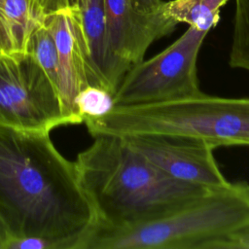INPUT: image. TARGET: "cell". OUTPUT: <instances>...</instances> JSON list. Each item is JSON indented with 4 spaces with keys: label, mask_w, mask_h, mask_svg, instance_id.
<instances>
[{
    "label": "cell",
    "mask_w": 249,
    "mask_h": 249,
    "mask_svg": "<svg viewBox=\"0 0 249 249\" xmlns=\"http://www.w3.org/2000/svg\"><path fill=\"white\" fill-rule=\"evenodd\" d=\"M233 21L249 24V0H235Z\"/></svg>",
    "instance_id": "cell-18"
},
{
    "label": "cell",
    "mask_w": 249,
    "mask_h": 249,
    "mask_svg": "<svg viewBox=\"0 0 249 249\" xmlns=\"http://www.w3.org/2000/svg\"><path fill=\"white\" fill-rule=\"evenodd\" d=\"M128 145L169 177L204 189L227 186L214 150L203 142L160 136H124Z\"/></svg>",
    "instance_id": "cell-7"
},
{
    "label": "cell",
    "mask_w": 249,
    "mask_h": 249,
    "mask_svg": "<svg viewBox=\"0 0 249 249\" xmlns=\"http://www.w3.org/2000/svg\"><path fill=\"white\" fill-rule=\"evenodd\" d=\"M2 249H65L62 242L37 236L20 237L7 240Z\"/></svg>",
    "instance_id": "cell-15"
},
{
    "label": "cell",
    "mask_w": 249,
    "mask_h": 249,
    "mask_svg": "<svg viewBox=\"0 0 249 249\" xmlns=\"http://www.w3.org/2000/svg\"><path fill=\"white\" fill-rule=\"evenodd\" d=\"M75 108L82 122L89 118L100 117L114 107L113 94L108 90L88 86L75 98Z\"/></svg>",
    "instance_id": "cell-14"
},
{
    "label": "cell",
    "mask_w": 249,
    "mask_h": 249,
    "mask_svg": "<svg viewBox=\"0 0 249 249\" xmlns=\"http://www.w3.org/2000/svg\"><path fill=\"white\" fill-rule=\"evenodd\" d=\"M132 6L141 13H153L160 10L162 0H130Z\"/></svg>",
    "instance_id": "cell-19"
},
{
    "label": "cell",
    "mask_w": 249,
    "mask_h": 249,
    "mask_svg": "<svg viewBox=\"0 0 249 249\" xmlns=\"http://www.w3.org/2000/svg\"><path fill=\"white\" fill-rule=\"evenodd\" d=\"M3 53V49H2V46H1V42H0V55Z\"/></svg>",
    "instance_id": "cell-22"
},
{
    "label": "cell",
    "mask_w": 249,
    "mask_h": 249,
    "mask_svg": "<svg viewBox=\"0 0 249 249\" xmlns=\"http://www.w3.org/2000/svg\"><path fill=\"white\" fill-rule=\"evenodd\" d=\"M217 249H249V231L228 237L218 244Z\"/></svg>",
    "instance_id": "cell-16"
},
{
    "label": "cell",
    "mask_w": 249,
    "mask_h": 249,
    "mask_svg": "<svg viewBox=\"0 0 249 249\" xmlns=\"http://www.w3.org/2000/svg\"><path fill=\"white\" fill-rule=\"evenodd\" d=\"M27 53H30L58 89V61L56 47L44 21L31 35ZM59 92V91H58Z\"/></svg>",
    "instance_id": "cell-13"
},
{
    "label": "cell",
    "mask_w": 249,
    "mask_h": 249,
    "mask_svg": "<svg viewBox=\"0 0 249 249\" xmlns=\"http://www.w3.org/2000/svg\"><path fill=\"white\" fill-rule=\"evenodd\" d=\"M80 13L88 52L89 84L114 95L125 72L108 47L105 0H83Z\"/></svg>",
    "instance_id": "cell-10"
},
{
    "label": "cell",
    "mask_w": 249,
    "mask_h": 249,
    "mask_svg": "<svg viewBox=\"0 0 249 249\" xmlns=\"http://www.w3.org/2000/svg\"><path fill=\"white\" fill-rule=\"evenodd\" d=\"M45 16L67 9L66 0H36Z\"/></svg>",
    "instance_id": "cell-17"
},
{
    "label": "cell",
    "mask_w": 249,
    "mask_h": 249,
    "mask_svg": "<svg viewBox=\"0 0 249 249\" xmlns=\"http://www.w3.org/2000/svg\"><path fill=\"white\" fill-rule=\"evenodd\" d=\"M207 33L189 26L166 49L132 65L113 95L114 106L169 102L202 92L196 63Z\"/></svg>",
    "instance_id": "cell-5"
},
{
    "label": "cell",
    "mask_w": 249,
    "mask_h": 249,
    "mask_svg": "<svg viewBox=\"0 0 249 249\" xmlns=\"http://www.w3.org/2000/svg\"><path fill=\"white\" fill-rule=\"evenodd\" d=\"M229 0H170L160 6L162 13L177 23H187L209 32L220 20L221 9Z\"/></svg>",
    "instance_id": "cell-12"
},
{
    "label": "cell",
    "mask_w": 249,
    "mask_h": 249,
    "mask_svg": "<svg viewBox=\"0 0 249 249\" xmlns=\"http://www.w3.org/2000/svg\"><path fill=\"white\" fill-rule=\"evenodd\" d=\"M105 18L110 53L125 73L144 59L154 42L169 35L178 25L160 8L157 12L141 13L130 0H105Z\"/></svg>",
    "instance_id": "cell-8"
},
{
    "label": "cell",
    "mask_w": 249,
    "mask_h": 249,
    "mask_svg": "<svg viewBox=\"0 0 249 249\" xmlns=\"http://www.w3.org/2000/svg\"><path fill=\"white\" fill-rule=\"evenodd\" d=\"M92 137L160 136L220 146H249V98L200 92L169 102L114 106L106 114L84 120Z\"/></svg>",
    "instance_id": "cell-4"
},
{
    "label": "cell",
    "mask_w": 249,
    "mask_h": 249,
    "mask_svg": "<svg viewBox=\"0 0 249 249\" xmlns=\"http://www.w3.org/2000/svg\"><path fill=\"white\" fill-rule=\"evenodd\" d=\"M45 15L36 0H0V42L5 53H25Z\"/></svg>",
    "instance_id": "cell-11"
},
{
    "label": "cell",
    "mask_w": 249,
    "mask_h": 249,
    "mask_svg": "<svg viewBox=\"0 0 249 249\" xmlns=\"http://www.w3.org/2000/svg\"><path fill=\"white\" fill-rule=\"evenodd\" d=\"M0 124L48 132L68 124L57 88L30 53L0 55Z\"/></svg>",
    "instance_id": "cell-6"
},
{
    "label": "cell",
    "mask_w": 249,
    "mask_h": 249,
    "mask_svg": "<svg viewBox=\"0 0 249 249\" xmlns=\"http://www.w3.org/2000/svg\"><path fill=\"white\" fill-rule=\"evenodd\" d=\"M3 242H4V239H3L2 235L0 234V249H2V245H3Z\"/></svg>",
    "instance_id": "cell-21"
},
{
    "label": "cell",
    "mask_w": 249,
    "mask_h": 249,
    "mask_svg": "<svg viewBox=\"0 0 249 249\" xmlns=\"http://www.w3.org/2000/svg\"><path fill=\"white\" fill-rule=\"evenodd\" d=\"M96 224L75 162L55 148L48 131L0 124V234L37 236L81 249ZM2 245V248H3Z\"/></svg>",
    "instance_id": "cell-1"
},
{
    "label": "cell",
    "mask_w": 249,
    "mask_h": 249,
    "mask_svg": "<svg viewBox=\"0 0 249 249\" xmlns=\"http://www.w3.org/2000/svg\"><path fill=\"white\" fill-rule=\"evenodd\" d=\"M93 138L74 162L96 226L119 228L139 223L209 190L164 174L122 136Z\"/></svg>",
    "instance_id": "cell-2"
},
{
    "label": "cell",
    "mask_w": 249,
    "mask_h": 249,
    "mask_svg": "<svg viewBox=\"0 0 249 249\" xmlns=\"http://www.w3.org/2000/svg\"><path fill=\"white\" fill-rule=\"evenodd\" d=\"M249 231V183L209 189L151 219L119 228L94 226L81 249H217Z\"/></svg>",
    "instance_id": "cell-3"
},
{
    "label": "cell",
    "mask_w": 249,
    "mask_h": 249,
    "mask_svg": "<svg viewBox=\"0 0 249 249\" xmlns=\"http://www.w3.org/2000/svg\"><path fill=\"white\" fill-rule=\"evenodd\" d=\"M45 25L53 35L58 61V91L68 124L83 123L75 108L77 94L89 86L88 52L77 9H64L47 15Z\"/></svg>",
    "instance_id": "cell-9"
},
{
    "label": "cell",
    "mask_w": 249,
    "mask_h": 249,
    "mask_svg": "<svg viewBox=\"0 0 249 249\" xmlns=\"http://www.w3.org/2000/svg\"><path fill=\"white\" fill-rule=\"evenodd\" d=\"M83 0H66L67 9H77L81 10Z\"/></svg>",
    "instance_id": "cell-20"
}]
</instances>
